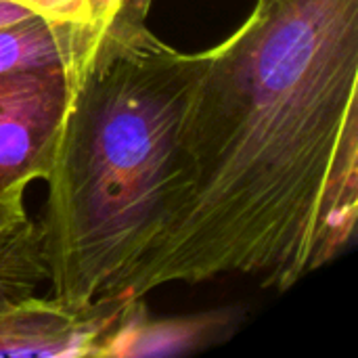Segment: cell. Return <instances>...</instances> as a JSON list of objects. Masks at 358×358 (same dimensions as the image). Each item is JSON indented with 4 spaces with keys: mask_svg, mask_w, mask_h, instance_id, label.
Listing matches in <instances>:
<instances>
[{
    "mask_svg": "<svg viewBox=\"0 0 358 358\" xmlns=\"http://www.w3.org/2000/svg\"><path fill=\"white\" fill-rule=\"evenodd\" d=\"M239 323V308L153 319L145 306V298H138L132 300L117 325L103 340L99 358L172 357L195 352L227 340Z\"/></svg>",
    "mask_w": 358,
    "mask_h": 358,
    "instance_id": "cell-6",
    "label": "cell"
},
{
    "mask_svg": "<svg viewBox=\"0 0 358 358\" xmlns=\"http://www.w3.org/2000/svg\"><path fill=\"white\" fill-rule=\"evenodd\" d=\"M187 197L122 287L252 277L279 294L358 220V0H256L208 48L185 130Z\"/></svg>",
    "mask_w": 358,
    "mask_h": 358,
    "instance_id": "cell-1",
    "label": "cell"
},
{
    "mask_svg": "<svg viewBox=\"0 0 358 358\" xmlns=\"http://www.w3.org/2000/svg\"><path fill=\"white\" fill-rule=\"evenodd\" d=\"M132 300L113 296L73 308L52 296L25 298L0 310V357L99 358L103 340Z\"/></svg>",
    "mask_w": 358,
    "mask_h": 358,
    "instance_id": "cell-4",
    "label": "cell"
},
{
    "mask_svg": "<svg viewBox=\"0 0 358 358\" xmlns=\"http://www.w3.org/2000/svg\"><path fill=\"white\" fill-rule=\"evenodd\" d=\"M153 0H0V29L27 19L145 23Z\"/></svg>",
    "mask_w": 358,
    "mask_h": 358,
    "instance_id": "cell-8",
    "label": "cell"
},
{
    "mask_svg": "<svg viewBox=\"0 0 358 358\" xmlns=\"http://www.w3.org/2000/svg\"><path fill=\"white\" fill-rule=\"evenodd\" d=\"M46 281L38 224L25 208V189L0 195V310L36 296Z\"/></svg>",
    "mask_w": 358,
    "mask_h": 358,
    "instance_id": "cell-7",
    "label": "cell"
},
{
    "mask_svg": "<svg viewBox=\"0 0 358 358\" xmlns=\"http://www.w3.org/2000/svg\"><path fill=\"white\" fill-rule=\"evenodd\" d=\"M208 50L185 52L147 23L117 34L78 80L38 224L50 296L84 308L124 283L180 210L187 117Z\"/></svg>",
    "mask_w": 358,
    "mask_h": 358,
    "instance_id": "cell-2",
    "label": "cell"
},
{
    "mask_svg": "<svg viewBox=\"0 0 358 358\" xmlns=\"http://www.w3.org/2000/svg\"><path fill=\"white\" fill-rule=\"evenodd\" d=\"M141 25V23H136ZM111 21L27 19L0 29V73L61 65L84 76L101 50L122 31L136 27Z\"/></svg>",
    "mask_w": 358,
    "mask_h": 358,
    "instance_id": "cell-5",
    "label": "cell"
},
{
    "mask_svg": "<svg viewBox=\"0 0 358 358\" xmlns=\"http://www.w3.org/2000/svg\"><path fill=\"white\" fill-rule=\"evenodd\" d=\"M80 78L61 65L0 73V195L46 180Z\"/></svg>",
    "mask_w": 358,
    "mask_h": 358,
    "instance_id": "cell-3",
    "label": "cell"
}]
</instances>
